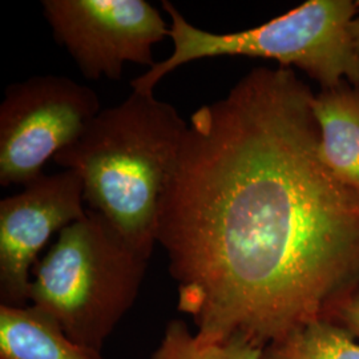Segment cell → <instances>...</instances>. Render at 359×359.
I'll return each instance as SVG.
<instances>
[{
  "instance_id": "8fae6325",
  "label": "cell",
  "mask_w": 359,
  "mask_h": 359,
  "mask_svg": "<svg viewBox=\"0 0 359 359\" xmlns=\"http://www.w3.org/2000/svg\"><path fill=\"white\" fill-rule=\"evenodd\" d=\"M262 350L240 337L203 338L193 333L182 320H172L168 322L151 359H259Z\"/></svg>"
},
{
  "instance_id": "4fadbf2b",
  "label": "cell",
  "mask_w": 359,
  "mask_h": 359,
  "mask_svg": "<svg viewBox=\"0 0 359 359\" xmlns=\"http://www.w3.org/2000/svg\"><path fill=\"white\" fill-rule=\"evenodd\" d=\"M348 31H350V38H351V41H353V46H354V48H355L359 53V15H357V16L351 20L350 27H348Z\"/></svg>"
},
{
  "instance_id": "6da1fadb",
  "label": "cell",
  "mask_w": 359,
  "mask_h": 359,
  "mask_svg": "<svg viewBox=\"0 0 359 359\" xmlns=\"http://www.w3.org/2000/svg\"><path fill=\"white\" fill-rule=\"evenodd\" d=\"M314 97L258 67L191 116L156 240L203 338L265 348L359 289V192L320 157Z\"/></svg>"
},
{
  "instance_id": "7a4b0ae2",
  "label": "cell",
  "mask_w": 359,
  "mask_h": 359,
  "mask_svg": "<svg viewBox=\"0 0 359 359\" xmlns=\"http://www.w3.org/2000/svg\"><path fill=\"white\" fill-rule=\"evenodd\" d=\"M187 129L172 104L132 90L124 102L95 116L53 161L75 170L90 209L151 258L161 200Z\"/></svg>"
},
{
  "instance_id": "5b68a950",
  "label": "cell",
  "mask_w": 359,
  "mask_h": 359,
  "mask_svg": "<svg viewBox=\"0 0 359 359\" xmlns=\"http://www.w3.org/2000/svg\"><path fill=\"white\" fill-rule=\"evenodd\" d=\"M102 111L97 95L75 80L40 75L10 84L0 105V185H23L76 142Z\"/></svg>"
},
{
  "instance_id": "52a82bcc",
  "label": "cell",
  "mask_w": 359,
  "mask_h": 359,
  "mask_svg": "<svg viewBox=\"0 0 359 359\" xmlns=\"http://www.w3.org/2000/svg\"><path fill=\"white\" fill-rule=\"evenodd\" d=\"M83 203V182L71 169L43 173L0 201L1 305H27L39 253L52 234L86 216Z\"/></svg>"
},
{
  "instance_id": "30bf717a",
  "label": "cell",
  "mask_w": 359,
  "mask_h": 359,
  "mask_svg": "<svg viewBox=\"0 0 359 359\" xmlns=\"http://www.w3.org/2000/svg\"><path fill=\"white\" fill-rule=\"evenodd\" d=\"M259 359H359V342L332 322H314L268 345Z\"/></svg>"
},
{
  "instance_id": "3957f363",
  "label": "cell",
  "mask_w": 359,
  "mask_h": 359,
  "mask_svg": "<svg viewBox=\"0 0 359 359\" xmlns=\"http://www.w3.org/2000/svg\"><path fill=\"white\" fill-rule=\"evenodd\" d=\"M148 262L149 257L88 208L36 262L28 304L50 316L77 344L102 351L135 305Z\"/></svg>"
},
{
  "instance_id": "8992f818",
  "label": "cell",
  "mask_w": 359,
  "mask_h": 359,
  "mask_svg": "<svg viewBox=\"0 0 359 359\" xmlns=\"http://www.w3.org/2000/svg\"><path fill=\"white\" fill-rule=\"evenodd\" d=\"M53 38L90 80H118L127 63L152 68L170 25L147 0H43Z\"/></svg>"
},
{
  "instance_id": "9c48e42d",
  "label": "cell",
  "mask_w": 359,
  "mask_h": 359,
  "mask_svg": "<svg viewBox=\"0 0 359 359\" xmlns=\"http://www.w3.org/2000/svg\"><path fill=\"white\" fill-rule=\"evenodd\" d=\"M0 359H105L69 338L50 316L27 304L0 306Z\"/></svg>"
},
{
  "instance_id": "277c9868",
  "label": "cell",
  "mask_w": 359,
  "mask_h": 359,
  "mask_svg": "<svg viewBox=\"0 0 359 359\" xmlns=\"http://www.w3.org/2000/svg\"><path fill=\"white\" fill-rule=\"evenodd\" d=\"M163 8L170 19L173 51L133 79L132 90L154 93L156 86L181 65L219 56L276 60L280 67L305 72L321 90L342 81L359 87V53L348 31L358 15V1L309 0L265 25L231 34L193 26L168 0Z\"/></svg>"
},
{
  "instance_id": "7c38bea8",
  "label": "cell",
  "mask_w": 359,
  "mask_h": 359,
  "mask_svg": "<svg viewBox=\"0 0 359 359\" xmlns=\"http://www.w3.org/2000/svg\"><path fill=\"white\" fill-rule=\"evenodd\" d=\"M327 321L342 327L359 342V289L333 309Z\"/></svg>"
},
{
  "instance_id": "ba28073f",
  "label": "cell",
  "mask_w": 359,
  "mask_h": 359,
  "mask_svg": "<svg viewBox=\"0 0 359 359\" xmlns=\"http://www.w3.org/2000/svg\"><path fill=\"white\" fill-rule=\"evenodd\" d=\"M321 132L320 157L337 179L359 192V87L342 81L313 102Z\"/></svg>"
}]
</instances>
